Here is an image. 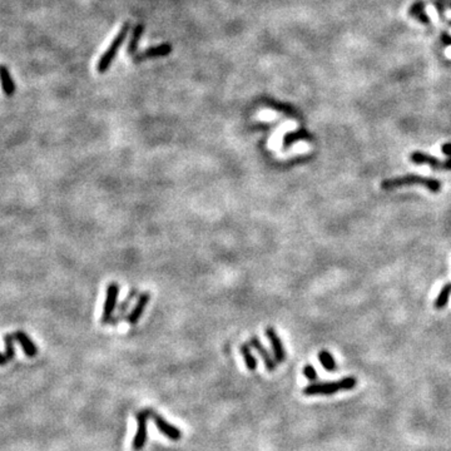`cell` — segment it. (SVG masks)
Instances as JSON below:
<instances>
[{
  "label": "cell",
  "instance_id": "obj_1",
  "mask_svg": "<svg viewBox=\"0 0 451 451\" xmlns=\"http://www.w3.org/2000/svg\"><path fill=\"white\" fill-rule=\"evenodd\" d=\"M423 186L425 188H428L429 191L432 193H437L440 192V189L442 188V183L440 182L436 178H429V177H421L418 175H407L402 176V177H396L391 178V180H385L381 183V188L385 189V191H391L394 188H399V187H405V186Z\"/></svg>",
  "mask_w": 451,
  "mask_h": 451
},
{
  "label": "cell",
  "instance_id": "obj_2",
  "mask_svg": "<svg viewBox=\"0 0 451 451\" xmlns=\"http://www.w3.org/2000/svg\"><path fill=\"white\" fill-rule=\"evenodd\" d=\"M357 380L355 377H345L333 383H316L311 384L303 389V394L307 396L315 395H333L341 390H352L356 386Z\"/></svg>",
  "mask_w": 451,
  "mask_h": 451
},
{
  "label": "cell",
  "instance_id": "obj_3",
  "mask_svg": "<svg viewBox=\"0 0 451 451\" xmlns=\"http://www.w3.org/2000/svg\"><path fill=\"white\" fill-rule=\"evenodd\" d=\"M129 29H130L129 23H125L121 28L119 33L116 36V38L113 39V42L111 43V45L107 48L106 52H104L102 57L99 58V62H98L97 65V69L99 73H104V72L109 68V65H111L112 62H113L114 57H116L117 52H118V49L121 48V45L123 44L125 37H127L128 33H129Z\"/></svg>",
  "mask_w": 451,
  "mask_h": 451
},
{
  "label": "cell",
  "instance_id": "obj_4",
  "mask_svg": "<svg viewBox=\"0 0 451 451\" xmlns=\"http://www.w3.org/2000/svg\"><path fill=\"white\" fill-rule=\"evenodd\" d=\"M153 411L146 409L137 413V432L132 442V449L134 451H141L147 442V423L152 418Z\"/></svg>",
  "mask_w": 451,
  "mask_h": 451
},
{
  "label": "cell",
  "instance_id": "obj_5",
  "mask_svg": "<svg viewBox=\"0 0 451 451\" xmlns=\"http://www.w3.org/2000/svg\"><path fill=\"white\" fill-rule=\"evenodd\" d=\"M118 295H119L118 284H116V282L109 284L108 288H107V296H106V302H104L102 319H100V322H102L103 325L111 324L112 319H113L114 316V312H116Z\"/></svg>",
  "mask_w": 451,
  "mask_h": 451
},
{
  "label": "cell",
  "instance_id": "obj_6",
  "mask_svg": "<svg viewBox=\"0 0 451 451\" xmlns=\"http://www.w3.org/2000/svg\"><path fill=\"white\" fill-rule=\"evenodd\" d=\"M410 159L412 163L415 164H428L430 165L434 169H440V170H451V157L444 161H440L436 157H432L430 154L423 153L420 151L412 152L410 154Z\"/></svg>",
  "mask_w": 451,
  "mask_h": 451
},
{
  "label": "cell",
  "instance_id": "obj_7",
  "mask_svg": "<svg viewBox=\"0 0 451 451\" xmlns=\"http://www.w3.org/2000/svg\"><path fill=\"white\" fill-rule=\"evenodd\" d=\"M152 419H153L158 431L161 432V434H163L165 437L170 439L172 441H178V440L182 439V431H181L177 426L168 423L164 418H162V416L157 415V413L153 412L152 413Z\"/></svg>",
  "mask_w": 451,
  "mask_h": 451
},
{
  "label": "cell",
  "instance_id": "obj_8",
  "mask_svg": "<svg viewBox=\"0 0 451 451\" xmlns=\"http://www.w3.org/2000/svg\"><path fill=\"white\" fill-rule=\"evenodd\" d=\"M266 336L268 338L269 343H271L272 351H273V357L276 360V362L281 364L286 359V351H285L284 343H282L281 338L277 335V332L274 331L273 327H268L266 330Z\"/></svg>",
  "mask_w": 451,
  "mask_h": 451
},
{
  "label": "cell",
  "instance_id": "obj_9",
  "mask_svg": "<svg viewBox=\"0 0 451 451\" xmlns=\"http://www.w3.org/2000/svg\"><path fill=\"white\" fill-rule=\"evenodd\" d=\"M149 296L148 292H142L137 298V302H135L134 307L132 308V311L127 315V322L129 325H135L138 324V321L141 320V317L143 316V312L146 309L147 305L149 302Z\"/></svg>",
  "mask_w": 451,
  "mask_h": 451
},
{
  "label": "cell",
  "instance_id": "obj_10",
  "mask_svg": "<svg viewBox=\"0 0 451 451\" xmlns=\"http://www.w3.org/2000/svg\"><path fill=\"white\" fill-rule=\"evenodd\" d=\"M248 343L251 345V348H253L256 350V351L258 352V355L261 356V359H262L263 362H265L266 369L268 370L269 372L276 369V360L271 356L269 351H267V349L262 345V343H261L260 338H258L257 336H253V337H251L250 342Z\"/></svg>",
  "mask_w": 451,
  "mask_h": 451
},
{
  "label": "cell",
  "instance_id": "obj_11",
  "mask_svg": "<svg viewBox=\"0 0 451 451\" xmlns=\"http://www.w3.org/2000/svg\"><path fill=\"white\" fill-rule=\"evenodd\" d=\"M0 83H2V89L7 97H13L15 93V83L13 79L10 71L8 66L0 64Z\"/></svg>",
  "mask_w": 451,
  "mask_h": 451
},
{
  "label": "cell",
  "instance_id": "obj_12",
  "mask_svg": "<svg viewBox=\"0 0 451 451\" xmlns=\"http://www.w3.org/2000/svg\"><path fill=\"white\" fill-rule=\"evenodd\" d=\"M14 338L20 343V346L23 348L24 354L29 357H34L37 354H38V349L37 346L34 345V342L31 341V338L26 335L25 332L23 331H17L14 333Z\"/></svg>",
  "mask_w": 451,
  "mask_h": 451
},
{
  "label": "cell",
  "instance_id": "obj_13",
  "mask_svg": "<svg viewBox=\"0 0 451 451\" xmlns=\"http://www.w3.org/2000/svg\"><path fill=\"white\" fill-rule=\"evenodd\" d=\"M170 50H172V47H170L169 44H162L158 45V47L149 48V49L144 50V52L141 53V54L135 55L134 60L135 62H141V60L148 59V58L163 57V55H167L168 53H170Z\"/></svg>",
  "mask_w": 451,
  "mask_h": 451
},
{
  "label": "cell",
  "instance_id": "obj_14",
  "mask_svg": "<svg viewBox=\"0 0 451 451\" xmlns=\"http://www.w3.org/2000/svg\"><path fill=\"white\" fill-rule=\"evenodd\" d=\"M135 296H137V290H132L129 293H128V296L125 297V300L121 303V305H119L118 311H117V314L114 315L113 319H112L111 324L109 325L114 326V325H118L119 322H121V320H123V317L125 316V315H127V312H128V307H129V305L132 303L133 298H134Z\"/></svg>",
  "mask_w": 451,
  "mask_h": 451
},
{
  "label": "cell",
  "instance_id": "obj_15",
  "mask_svg": "<svg viewBox=\"0 0 451 451\" xmlns=\"http://www.w3.org/2000/svg\"><path fill=\"white\" fill-rule=\"evenodd\" d=\"M308 138H309L308 133L306 132L305 129H297L296 132H290L285 135L284 141H282V147H284L285 149H287L290 148L293 143L297 142V141L308 140Z\"/></svg>",
  "mask_w": 451,
  "mask_h": 451
},
{
  "label": "cell",
  "instance_id": "obj_16",
  "mask_svg": "<svg viewBox=\"0 0 451 451\" xmlns=\"http://www.w3.org/2000/svg\"><path fill=\"white\" fill-rule=\"evenodd\" d=\"M239 351H241L242 356H244L245 364H246L247 369L250 371H255L257 369V360H256V357L252 355L250 343H242V345L239 346Z\"/></svg>",
  "mask_w": 451,
  "mask_h": 451
},
{
  "label": "cell",
  "instance_id": "obj_17",
  "mask_svg": "<svg viewBox=\"0 0 451 451\" xmlns=\"http://www.w3.org/2000/svg\"><path fill=\"white\" fill-rule=\"evenodd\" d=\"M319 360L320 362H321L322 366H324V369L328 371V372H333V371L337 369L335 359H333V356L327 351V350H322V351H320Z\"/></svg>",
  "mask_w": 451,
  "mask_h": 451
},
{
  "label": "cell",
  "instance_id": "obj_18",
  "mask_svg": "<svg viewBox=\"0 0 451 451\" xmlns=\"http://www.w3.org/2000/svg\"><path fill=\"white\" fill-rule=\"evenodd\" d=\"M450 295H451V284H446L444 287L441 288V291L439 292V295H437L436 300H435V302H434V307L437 308V309L444 308L445 306L447 305V302H449Z\"/></svg>",
  "mask_w": 451,
  "mask_h": 451
},
{
  "label": "cell",
  "instance_id": "obj_19",
  "mask_svg": "<svg viewBox=\"0 0 451 451\" xmlns=\"http://www.w3.org/2000/svg\"><path fill=\"white\" fill-rule=\"evenodd\" d=\"M142 31H143V26L142 25H138L137 28L133 30L132 37H130V41L129 44H128V53L129 54H133V53L137 50L138 47V43L141 41V36H142Z\"/></svg>",
  "mask_w": 451,
  "mask_h": 451
},
{
  "label": "cell",
  "instance_id": "obj_20",
  "mask_svg": "<svg viewBox=\"0 0 451 451\" xmlns=\"http://www.w3.org/2000/svg\"><path fill=\"white\" fill-rule=\"evenodd\" d=\"M14 335H5V337H4V341H5V357H7L8 359V361H10V360L13 359V357H14V345H13V343H14Z\"/></svg>",
  "mask_w": 451,
  "mask_h": 451
},
{
  "label": "cell",
  "instance_id": "obj_21",
  "mask_svg": "<svg viewBox=\"0 0 451 451\" xmlns=\"http://www.w3.org/2000/svg\"><path fill=\"white\" fill-rule=\"evenodd\" d=\"M303 375H305V377L309 381L317 380V372L312 365H306V366L303 367Z\"/></svg>",
  "mask_w": 451,
  "mask_h": 451
},
{
  "label": "cell",
  "instance_id": "obj_22",
  "mask_svg": "<svg viewBox=\"0 0 451 451\" xmlns=\"http://www.w3.org/2000/svg\"><path fill=\"white\" fill-rule=\"evenodd\" d=\"M441 151L445 156L451 157V143H445L444 146L441 147Z\"/></svg>",
  "mask_w": 451,
  "mask_h": 451
},
{
  "label": "cell",
  "instance_id": "obj_23",
  "mask_svg": "<svg viewBox=\"0 0 451 451\" xmlns=\"http://www.w3.org/2000/svg\"><path fill=\"white\" fill-rule=\"evenodd\" d=\"M8 362V359L5 357V354H0V365H5Z\"/></svg>",
  "mask_w": 451,
  "mask_h": 451
}]
</instances>
